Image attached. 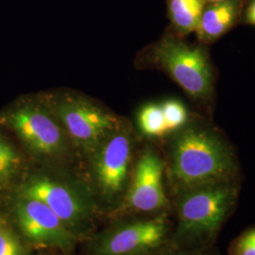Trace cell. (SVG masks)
Returning a JSON list of instances; mask_svg holds the SVG:
<instances>
[{
	"label": "cell",
	"instance_id": "6da1fadb",
	"mask_svg": "<svg viewBox=\"0 0 255 255\" xmlns=\"http://www.w3.org/2000/svg\"><path fill=\"white\" fill-rule=\"evenodd\" d=\"M174 229L170 245L189 249L217 246L219 235L239 202V182H221L173 196Z\"/></svg>",
	"mask_w": 255,
	"mask_h": 255
},
{
	"label": "cell",
	"instance_id": "7a4b0ae2",
	"mask_svg": "<svg viewBox=\"0 0 255 255\" xmlns=\"http://www.w3.org/2000/svg\"><path fill=\"white\" fill-rule=\"evenodd\" d=\"M174 195L221 182H239L233 148L215 131L190 128L174 141L168 167Z\"/></svg>",
	"mask_w": 255,
	"mask_h": 255
},
{
	"label": "cell",
	"instance_id": "3957f363",
	"mask_svg": "<svg viewBox=\"0 0 255 255\" xmlns=\"http://www.w3.org/2000/svg\"><path fill=\"white\" fill-rule=\"evenodd\" d=\"M20 195L44 202L75 236L91 228L96 201L77 183L49 174H34L24 183Z\"/></svg>",
	"mask_w": 255,
	"mask_h": 255
},
{
	"label": "cell",
	"instance_id": "277c9868",
	"mask_svg": "<svg viewBox=\"0 0 255 255\" xmlns=\"http://www.w3.org/2000/svg\"><path fill=\"white\" fill-rule=\"evenodd\" d=\"M169 211L139 216L111 226L95 240L96 255H150L170 245L174 222Z\"/></svg>",
	"mask_w": 255,
	"mask_h": 255
},
{
	"label": "cell",
	"instance_id": "5b68a950",
	"mask_svg": "<svg viewBox=\"0 0 255 255\" xmlns=\"http://www.w3.org/2000/svg\"><path fill=\"white\" fill-rule=\"evenodd\" d=\"M156 59L182 89L202 99L212 89V72L208 60L199 47L166 39L156 48Z\"/></svg>",
	"mask_w": 255,
	"mask_h": 255
},
{
	"label": "cell",
	"instance_id": "8992f818",
	"mask_svg": "<svg viewBox=\"0 0 255 255\" xmlns=\"http://www.w3.org/2000/svg\"><path fill=\"white\" fill-rule=\"evenodd\" d=\"M164 172V161L155 151L147 149L142 153L126 195L130 212L138 216H152L170 210Z\"/></svg>",
	"mask_w": 255,
	"mask_h": 255
},
{
	"label": "cell",
	"instance_id": "52a82bcc",
	"mask_svg": "<svg viewBox=\"0 0 255 255\" xmlns=\"http://www.w3.org/2000/svg\"><path fill=\"white\" fill-rule=\"evenodd\" d=\"M14 214L21 233L31 244L61 250L73 247L76 236L44 202L20 195Z\"/></svg>",
	"mask_w": 255,
	"mask_h": 255
},
{
	"label": "cell",
	"instance_id": "ba28073f",
	"mask_svg": "<svg viewBox=\"0 0 255 255\" xmlns=\"http://www.w3.org/2000/svg\"><path fill=\"white\" fill-rule=\"evenodd\" d=\"M57 114L69 135L87 151L97 150L117 124L107 112L80 100L62 102Z\"/></svg>",
	"mask_w": 255,
	"mask_h": 255
},
{
	"label": "cell",
	"instance_id": "9c48e42d",
	"mask_svg": "<svg viewBox=\"0 0 255 255\" xmlns=\"http://www.w3.org/2000/svg\"><path fill=\"white\" fill-rule=\"evenodd\" d=\"M96 151V179L103 196L112 201L125 188L131 159V142L127 133H116L107 137Z\"/></svg>",
	"mask_w": 255,
	"mask_h": 255
},
{
	"label": "cell",
	"instance_id": "30bf717a",
	"mask_svg": "<svg viewBox=\"0 0 255 255\" xmlns=\"http://www.w3.org/2000/svg\"><path fill=\"white\" fill-rule=\"evenodd\" d=\"M9 119L18 136L36 154L55 156L64 151L63 131L46 111L24 106L11 113Z\"/></svg>",
	"mask_w": 255,
	"mask_h": 255
},
{
	"label": "cell",
	"instance_id": "8fae6325",
	"mask_svg": "<svg viewBox=\"0 0 255 255\" xmlns=\"http://www.w3.org/2000/svg\"><path fill=\"white\" fill-rule=\"evenodd\" d=\"M237 14L233 1L223 0L215 3L203 11L197 29L201 40L213 41L224 34L233 25Z\"/></svg>",
	"mask_w": 255,
	"mask_h": 255
},
{
	"label": "cell",
	"instance_id": "7c38bea8",
	"mask_svg": "<svg viewBox=\"0 0 255 255\" xmlns=\"http://www.w3.org/2000/svg\"><path fill=\"white\" fill-rule=\"evenodd\" d=\"M204 6V0H169V12L175 27L183 32L197 31Z\"/></svg>",
	"mask_w": 255,
	"mask_h": 255
},
{
	"label": "cell",
	"instance_id": "4fadbf2b",
	"mask_svg": "<svg viewBox=\"0 0 255 255\" xmlns=\"http://www.w3.org/2000/svg\"><path fill=\"white\" fill-rule=\"evenodd\" d=\"M138 124L146 136L162 137L168 133L162 106L159 104H148L143 107L138 116Z\"/></svg>",
	"mask_w": 255,
	"mask_h": 255
},
{
	"label": "cell",
	"instance_id": "5bb4252c",
	"mask_svg": "<svg viewBox=\"0 0 255 255\" xmlns=\"http://www.w3.org/2000/svg\"><path fill=\"white\" fill-rule=\"evenodd\" d=\"M161 106L168 133L173 132L185 124L187 120V112L180 101L174 100L164 101Z\"/></svg>",
	"mask_w": 255,
	"mask_h": 255
},
{
	"label": "cell",
	"instance_id": "9a60e30c",
	"mask_svg": "<svg viewBox=\"0 0 255 255\" xmlns=\"http://www.w3.org/2000/svg\"><path fill=\"white\" fill-rule=\"evenodd\" d=\"M229 255H255V225L244 229L228 247Z\"/></svg>",
	"mask_w": 255,
	"mask_h": 255
},
{
	"label": "cell",
	"instance_id": "2e32d148",
	"mask_svg": "<svg viewBox=\"0 0 255 255\" xmlns=\"http://www.w3.org/2000/svg\"><path fill=\"white\" fill-rule=\"evenodd\" d=\"M23 247L16 234L0 220V255H22Z\"/></svg>",
	"mask_w": 255,
	"mask_h": 255
},
{
	"label": "cell",
	"instance_id": "e0dca14e",
	"mask_svg": "<svg viewBox=\"0 0 255 255\" xmlns=\"http://www.w3.org/2000/svg\"><path fill=\"white\" fill-rule=\"evenodd\" d=\"M17 164L14 150L0 137V181L6 179Z\"/></svg>",
	"mask_w": 255,
	"mask_h": 255
},
{
	"label": "cell",
	"instance_id": "ac0fdd59",
	"mask_svg": "<svg viewBox=\"0 0 255 255\" xmlns=\"http://www.w3.org/2000/svg\"><path fill=\"white\" fill-rule=\"evenodd\" d=\"M150 255H221L218 246L206 249H189L180 247L168 246L155 252Z\"/></svg>",
	"mask_w": 255,
	"mask_h": 255
},
{
	"label": "cell",
	"instance_id": "d6986e66",
	"mask_svg": "<svg viewBox=\"0 0 255 255\" xmlns=\"http://www.w3.org/2000/svg\"><path fill=\"white\" fill-rule=\"evenodd\" d=\"M247 20L250 24L255 25V0L251 4L247 12Z\"/></svg>",
	"mask_w": 255,
	"mask_h": 255
},
{
	"label": "cell",
	"instance_id": "ffe728a7",
	"mask_svg": "<svg viewBox=\"0 0 255 255\" xmlns=\"http://www.w3.org/2000/svg\"><path fill=\"white\" fill-rule=\"evenodd\" d=\"M209 1H212V2H220V1H223V0H209Z\"/></svg>",
	"mask_w": 255,
	"mask_h": 255
}]
</instances>
